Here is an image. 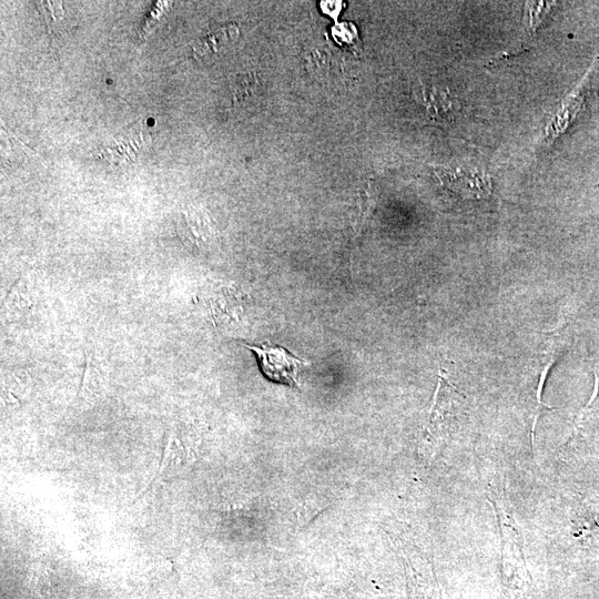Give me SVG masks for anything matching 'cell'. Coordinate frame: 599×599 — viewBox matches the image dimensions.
<instances>
[{
	"instance_id": "obj_1",
	"label": "cell",
	"mask_w": 599,
	"mask_h": 599,
	"mask_svg": "<svg viewBox=\"0 0 599 599\" xmlns=\"http://www.w3.org/2000/svg\"><path fill=\"white\" fill-rule=\"evenodd\" d=\"M246 347L255 354L260 369L266 378L288 386H300L298 373L302 366L307 365L304 359L294 356L282 346L264 344Z\"/></svg>"
},
{
	"instance_id": "obj_2",
	"label": "cell",
	"mask_w": 599,
	"mask_h": 599,
	"mask_svg": "<svg viewBox=\"0 0 599 599\" xmlns=\"http://www.w3.org/2000/svg\"><path fill=\"white\" fill-rule=\"evenodd\" d=\"M435 174L453 192L467 199H486L491 193L488 174L461 167H436Z\"/></svg>"
},
{
	"instance_id": "obj_3",
	"label": "cell",
	"mask_w": 599,
	"mask_h": 599,
	"mask_svg": "<svg viewBox=\"0 0 599 599\" xmlns=\"http://www.w3.org/2000/svg\"><path fill=\"white\" fill-rule=\"evenodd\" d=\"M149 142L150 135L146 130L135 125L103 145L101 155L112 163L130 162L136 159Z\"/></svg>"
},
{
	"instance_id": "obj_4",
	"label": "cell",
	"mask_w": 599,
	"mask_h": 599,
	"mask_svg": "<svg viewBox=\"0 0 599 599\" xmlns=\"http://www.w3.org/2000/svg\"><path fill=\"white\" fill-rule=\"evenodd\" d=\"M39 9H41L48 27L57 23L63 17V10L60 2H38Z\"/></svg>"
}]
</instances>
